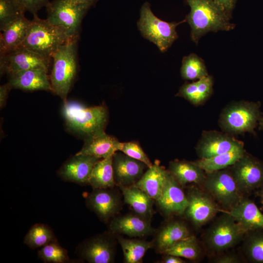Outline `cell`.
<instances>
[{
    "instance_id": "1",
    "label": "cell",
    "mask_w": 263,
    "mask_h": 263,
    "mask_svg": "<svg viewBox=\"0 0 263 263\" xmlns=\"http://www.w3.org/2000/svg\"><path fill=\"white\" fill-rule=\"evenodd\" d=\"M190 11L185 20L190 28V38L196 44L209 32L228 31L235 24L230 22L231 16L214 0H186Z\"/></svg>"
},
{
    "instance_id": "2",
    "label": "cell",
    "mask_w": 263,
    "mask_h": 263,
    "mask_svg": "<svg viewBox=\"0 0 263 263\" xmlns=\"http://www.w3.org/2000/svg\"><path fill=\"white\" fill-rule=\"evenodd\" d=\"M63 103V113L69 130L84 139L105 131L109 117L105 105L86 107L75 102Z\"/></svg>"
},
{
    "instance_id": "3",
    "label": "cell",
    "mask_w": 263,
    "mask_h": 263,
    "mask_svg": "<svg viewBox=\"0 0 263 263\" xmlns=\"http://www.w3.org/2000/svg\"><path fill=\"white\" fill-rule=\"evenodd\" d=\"M71 39L61 45L52 56L53 67L49 75L52 92L66 102L77 72V41Z\"/></svg>"
},
{
    "instance_id": "4",
    "label": "cell",
    "mask_w": 263,
    "mask_h": 263,
    "mask_svg": "<svg viewBox=\"0 0 263 263\" xmlns=\"http://www.w3.org/2000/svg\"><path fill=\"white\" fill-rule=\"evenodd\" d=\"M246 232L231 215L224 211L204 233L203 247L211 256L220 254L242 242Z\"/></svg>"
},
{
    "instance_id": "5",
    "label": "cell",
    "mask_w": 263,
    "mask_h": 263,
    "mask_svg": "<svg viewBox=\"0 0 263 263\" xmlns=\"http://www.w3.org/2000/svg\"><path fill=\"white\" fill-rule=\"evenodd\" d=\"M26 37L19 47H23L52 58L63 44L71 39L62 28L50 23L47 19L33 15Z\"/></svg>"
},
{
    "instance_id": "6",
    "label": "cell",
    "mask_w": 263,
    "mask_h": 263,
    "mask_svg": "<svg viewBox=\"0 0 263 263\" xmlns=\"http://www.w3.org/2000/svg\"><path fill=\"white\" fill-rule=\"evenodd\" d=\"M261 106L259 101L232 102L222 111L219 125L224 132L233 136L246 132L254 134L263 116Z\"/></svg>"
},
{
    "instance_id": "7",
    "label": "cell",
    "mask_w": 263,
    "mask_h": 263,
    "mask_svg": "<svg viewBox=\"0 0 263 263\" xmlns=\"http://www.w3.org/2000/svg\"><path fill=\"white\" fill-rule=\"evenodd\" d=\"M185 21V19L179 22L163 21L153 13L149 3L146 2L140 9L137 26L142 36L164 53L178 38L176 27Z\"/></svg>"
},
{
    "instance_id": "8",
    "label": "cell",
    "mask_w": 263,
    "mask_h": 263,
    "mask_svg": "<svg viewBox=\"0 0 263 263\" xmlns=\"http://www.w3.org/2000/svg\"><path fill=\"white\" fill-rule=\"evenodd\" d=\"M91 6L74 0H54L47 6V20L62 28L72 38H79L81 23Z\"/></svg>"
},
{
    "instance_id": "9",
    "label": "cell",
    "mask_w": 263,
    "mask_h": 263,
    "mask_svg": "<svg viewBox=\"0 0 263 263\" xmlns=\"http://www.w3.org/2000/svg\"><path fill=\"white\" fill-rule=\"evenodd\" d=\"M201 188L209 193L224 211L233 208L244 196L240 190L229 168L206 172Z\"/></svg>"
},
{
    "instance_id": "10",
    "label": "cell",
    "mask_w": 263,
    "mask_h": 263,
    "mask_svg": "<svg viewBox=\"0 0 263 263\" xmlns=\"http://www.w3.org/2000/svg\"><path fill=\"white\" fill-rule=\"evenodd\" d=\"M229 169L244 195L263 187V161L245 152Z\"/></svg>"
},
{
    "instance_id": "11",
    "label": "cell",
    "mask_w": 263,
    "mask_h": 263,
    "mask_svg": "<svg viewBox=\"0 0 263 263\" xmlns=\"http://www.w3.org/2000/svg\"><path fill=\"white\" fill-rule=\"evenodd\" d=\"M187 196L188 205L184 214L197 228L212 220L220 210L213 197L202 188L190 187Z\"/></svg>"
},
{
    "instance_id": "12",
    "label": "cell",
    "mask_w": 263,
    "mask_h": 263,
    "mask_svg": "<svg viewBox=\"0 0 263 263\" xmlns=\"http://www.w3.org/2000/svg\"><path fill=\"white\" fill-rule=\"evenodd\" d=\"M51 58L23 47H18L0 55L1 75L19 71L43 69L48 71Z\"/></svg>"
},
{
    "instance_id": "13",
    "label": "cell",
    "mask_w": 263,
    "mask_h": 263,
    "mask_svg": "<svg viewBox=\"0 0 263 263\" xmlns=\"http://www.w3.org/2000/svg\"><path fill=\"white\" fill-rule=\"evenodd\" d=\"M110 233H104L86 239L76 247L75 254L90 263L113 262L115 244Z\"/></svg>"
},
{
    "instance_id": "14",
    "label": "cell",
    "mask_w": 263,
    "mask_h": 263,
    "mask_svg": "<svg viewBox=\"0 0 263 263\" xmlns=\"http://www.w3.org/2000/svg\"><path fill=\"white\" fill-rule=\"evenodd\" d=\"M243 143L224 132L204 131L195 150L199 159H207L226 152Z\"/></svg>"
},
{
    "instance_id": "15",
    "label": "cell",
    "mask_w": 263,
    "mask_h": 263,
    "mask_svg": "<svg viewBox=\"0 0 263 263\" xmlns=\"http://www.w3.org/2000/svg\"><path fill=\"white\" fill-rule=\"evenodd\" d=\"M113 188H94L86 197L87 207L104 222L113 218L121 207L119 195Z\"/></svg>"
},
{
    "instance_id": "16",
    "label": "cell",
    "mask_w": 263,
    "mask_h": 263,
    "mask_svg": "<svg viewBox=\"0 0 263 263\" xmlns=\"http://www.w3.org/2000/svg\"><path fill=\"white\" fill-rule=\"evenodd\" d=\"M100 159L93 156L76 153L60 167L57 174L65 182L80 185L88 184L93 168Z\"/></svg>"
},
{
    "instance_id": "17",
    "label": "cell",
    "mask_w": 263,
    "mask_h": 263,
    "mask_svg": "<svg viewBox=\"0 0 263 263\" xmlns=\"http://www.w3.org/2000/svg\"><path fill=\"white\" fill-rule=\"evenodd\" d=\"M156 202L164 214L168 216L184 214L188 205L187 194L169 172L161 196Z\"/></svg>"
},
{
    "instance_id": "18",
    "label": "cell",
    "mask_w": 263,
    "mask_h": 263,
    "mask_svg": "<svg viewBox=\"0 0 263 263\" xmlns=\"http://www.w3.org/2000/svg\"><path fill=\"white\" fill-rule=\"evenodd\" d=\"M113 168L115 185L130 186L141 178L148 167L142 162L116 151L113 156Z\"/></svg>"
},
{
    "instance_id": "19",
    "label": "cell",
    "mask_w": 263,
    "mask_h": 263,
    "mask_svg": "<svg viewBox=\"0 0 263 263\" xmlns=\"http://www.w3.org/2000/svg\"><path fill=\"white\" fill-rule=\"evenodd\" d=\"M48 71L43 69H32L8 75L12 89L25 91L43 90L52 92Z\"/></svg>"
},
{
    "instance_id": "20",
    "label": "cell",
    "mask_w": 263,
    "mask_h": 263,
    "mask_svg": "<svg viewBox=\"0 0 263 263\" xmlns=\"http://www.w3.org/2000/svg\"><path fill=\"white\" fill-rule=\"evenodd\" d=\"M123 144V142L103 131L84 139V145L77 153L106 158L120 151Z\"/></svg>"
},
{
    "instance_id": "21",
    "label": "cell",
    "mask_w": 263,
    "mask_h": 263,
    "mask_svg": "<svg viewBox=\"0 0 263 263\" xmlns=\"http://www.w3.org/2000/svg\"><path fill=\"white\" fill-rule=\"evenodd\" d=\"M225 211L231 215L246 232L263 229V213L248 196H244L233 208Z\"/></svg>"
},
{
    "instance_id": "22",
    "label": "cell",
    "mask_w": 263,
    "mask_h": 263,
    "mask_svg": "<svg viewBox=\"0 0 263 263\" xmlns=\"http://www.w3.org/2000/svg\"><path fill=\"white\" fill-rule=\"evenodd\" d=\"M112 233L131 237H144L154 232L150 220L139 215L127 214L113 219L109 225Z\"/></svg>"
},
{
    "instance_id": "23",
    "label": "cell",
    "mask_w": 263,
    "mask_h": 263,
    "mask_svg": "<svg viewBox=\"0 0 263 263\" xmlns=\"http://www.w3.org/2000/svg\"><path fill=\"white\" fill-rule=\"evenodd\" d=\"M168 171L182 187L194 184L202 188L206 175V172L193 161L177 159L169 162Z\"/></svg>"
},
{
    "instance_id": "24",
    "label": "cell",
    "mask_w": 263,
    "mask_h": 263,
    "mask_svg": "<svg viewBox=\"0 0 263 263\" xmlns=\"http://www.w3.org/2000/svg\"><path fill=\"white\" fill-rule=\"evenodd\" d=\"M169 172L156 161L151 167L148 168L141 178L132 186L144 191L156 201L161 196Z\"/></svg>"
},
{
    "instance_id": "25",
    "label": "cell",
    "mask_w": 263,
    "mask_h": 263,
    "mask_svg": "<svg viewBox=\"0 0 263 263\" xmlns=\"http://www.w3.org/2000/svg\"><path fill=\"white\" fill-rule=\"evenodd\" d=\"M31 20L22 16L8 24L0 36V55L19 47L25 39Z\"/></svg>"
},
{
    "instance_id": "26",
    "label": "cell",
    "mask_w": 263,
    "mask_h": 263,
    "mask_svg": "<svg viewBox=\"0 0 263 263\" xmlns=\"http://www.w3.org/2000/svg\"><path fill=\"white\" fill-rule=\"evenodd\" d=\"M123 194L124 202L136 214L150 220L153 214L154 200L144 191L134 187L118 186Z\"/></svg>"
},
{
    "instance_id": "27",
    "label": "cell",
    "mask_w": 263,
    "mask_h": 263,
    "mask_svg": "<svg viewBox=\"0 0 263 263\" xmlns=\"http://www.w3.org/2000/svg\"><path fill=\"white\" fill-rule=\"evenodd\" d=\"M213 85V77L208 75L196 81L186 82L180 87L176 96L182 97L193 105L198 106L210 96Z\"/></svg>"
},
{
    "instance_id": "28",
    "label": "cell",
    "mask_w": 263,
    "mask_h": 263,
    "mask_svg": "<svg viewBox=\"0 0 263 263\" xmlns=\"http://www.w3.org/2000/svg\"><path fill=\"white\" fill-rule=\"evenodd\" d=\"M191 235L183 222L170 221L161 228L157 235L156 244L157 249L163 253L179 241Z\"/></svg>"
},
{
    "instance_id": "29",
    "label": "cell",
    "mask_w": 263,
    "mask_h": 263,
    "mask_svg": "<svg viewBox=\"0 0 263 263\" xmlns=\"http://www.w3.org/2000/svg\"><path fill=\"white\" fill-rule=\"evenodd\" d=\"M244 142L231 150L211 158L199 159L193 161L206 172L228 168L233 165L245 153Z\"/></svg>"
},
{
    "instance_id": "30",
    "label": "cell",
    "mask_w": 263,
    "mask_h": 263,
    "mask_svg": "<svg viewBox=\"0 0 263 263\" xmlns=\"http://www.w3.org/2000/svg\"><path fill=\"white\" fill-rule=\"evenodd\" d=\"M242 242L241 254L245 262L263 263V229L246 232Z\"/></svg>"
},
{
    "instance_id": "31",
    "label": "cell",
    "mask_w": 263,
    "mask_h": 263,
    "mask_svg": "<svg viewBox=\"0 0 263 263\" xmlns=\"http://www.w3.org/2000/svg\"><path fill=\"white\" fill-rule=\"evenodd\" d=\"M88 184L93 189L113 188L116 185L113 168V156L99 160L94 166Z\"/></svg>"
},
{
    "instance_id": "32",
    "label": "cell",
    "mask_w": 263,
    "mask_h": 263,
    "mask_svg": "<svg viewBox=\"0 0 263 263\" xmlns=\"http://www.w3.org/2000/svg\"><path fill=\"white\" fill-rule=\"evenodd\" d=\"M126 263H141L146 252L153 246V243L139 239L117 237Z\"/></svg>"
},
{
    "instance_id": "33",
    "label": "cell",
    "mask_w": 263,
    "mask_h": 263,
    "mask_svg": "<svg viewBox=\"0 0 263 263\" xmlns=\"http://www.w3.org/2000/svg\"><path fill=\"white\" fill-rule=\"evenodd\" d=\"M163 253L196 261L202 257L203 250L196 237L191 235L179 241Z\"/></svg>"
},
{
    "instance_id": "34",
    "label": "cell",
    "mask_w": 263,
    "mask_h": 263,
    "mask_svg": "<svg viewBox=\"0 0 263 263\" xmlns=\"http://www.w3.org/2000/svg\"><path fill=\"white\" fill-rule=\"evenodd\" d=\"M56 240L53 230L49 226L37 223L33 225L26 233L24 243L30 248L35 249Z\"/></svg>"
},
{
    "instance_id": "35",
    "label": "cell",
    "mask_w": 263,
    "mask_h": 263,
    "mask_svg": "<svg viewBox=\"0 0 263 263\" xmlns=\"http://www.w3.org/2000/svg\"><path fill=\"white\" fill-rule=\"evenodd\" d=\"M180 73L182 78L187 80H198L208 75L204 61L194 53L183 58Z\"/></svg>"
},
{
    "instance_id": "36",
    "label": "cell",
    "mask_w": 263,
    "mask_h": 263,
    "mask_svg": "<svg viewBox=\"0 0 263 263\" xmlns=\"http://www.w3.org/2000/svg\"><path fill=\"white\" fill-rule=\"evenodd\" d=\"M26 9L19 0H0V30L24 15Z\"/></svg>"
},
{
    "instance_id": "37",
    "label": "cell",
    "mask_w": 263,
    "mask_h": 263,
    "mask_svg": "<svg viewBox=\"0 0 263 263\" xmlns=\"http://www.w3.org/2000/svg\"><path fill=\"white\" fill-rule=\"evenodd\" d=\"M38 256L43 262L47 263L72 262L67 250L59 244L57 240L42 247L38 252Z\"/></svg>"
},
{
    "instance_id": "38",
    "label": "cell",
    "mask_w": 263,
    "mask_h": 263,
    "mask_svg": "<svg viewBox=\"0 0 263 263\" xmlns=\"http://www.w3.org/2000/svg\"><path fill=\"white\" fill-rule=\"evenodd\" d=\"M120 151L132 158L142 162L148 168L153 165L139 144L136 141L123 142Z\"/></svg>"
},
{
    "instance_id": "39",
    "label": "cell",
    "mask_w": 263,
    "mask_h": 263,
    "mask_svg": "<svg viewBox=\"0 0 263 263\" xmlns=\"http://www.w3.org/2000/svg\"><path fill=\"white\" fill-rule=\"evenodd\" d=\"M211 262L214 263H241L245 262L242 254L234 251H225L212 256Z\"/></svg>"
},
{
    "instance_id": "40",
    "label": "cell",
    "mask_w": 263,
    "mask_h": 263,
    "mask_svg": "<svg viewBox=\"0 0 263 263\" xmlns=\"http://www.w3.org/2000/svg\"><path fill=\"white\" fill-rule=\"evenodd\" d=\"M23 5L26 11L33 15H37L38 12L44 7H46L50 2L49 0H19Z\"/></svg>"
},
{
    "instance_id": "41",
    "label": "cell",
    "mask_w": 263,
    "mask_h": 263,
    "mask_svg": "<svg viewBox=\"0 0 263 263\" xmlns=\"http://www.w3.org/2000/svg\"><path fill=\"white\" fill-rule=\"evenodd\" d=\"M12 89V87L8 82L0 86V108L1 109L5 105L8 94Z\"/></svg>"
},
{
    "instance_id": "42",
    "label": "cell",
    "mask_w": 263,
    "mask_h": 263,
    "mask_svg": "<svg viewBox=\"0 0 263 263\" xmlns=\"http://www.w3.org/2000/svg\"><path fill=\"white\" fill-rule=\"evenodd\" d=\"M224 7L229 15L231 16L237 0H214Z\"/></svg>"
},
{
    "instance_id": "43",
    "label": "cell",
    "mask_w": 263,
    "mask_h": 263,
    "mask_svg": "<svg viewBox=\"0 0 263 263\" xmlns=\"http://www.w3.org/2000/svg\"><path fill=\"white\" fill-rule=\"evenodd\" d=\"M163 263H185L186 262L182 260L181 257L172 255H167L164 258Z\"/></svg>"
},
{
    "instance_id": "44",
    "label": "cell",
    "mask_w": 263,
    "mask_h": 263,
    "mask_svg": "<svg viewBox=\"0 0 263 263\" xmlns=\"http://www.w3.org/2000/svg\"><path fill=\"white\" fill-rule=\"evenodd\" d=\"M255 193L256 196L259 197L260 203L262 204L261 210L263 211V187L256 190Z\"/></svg>"
},
{
    "instance_id": "45",
    "label": "cell",
    "mask_w": 263,
    "mask_h": 263,
    "mask_svg": "<svg viewBox=\"0 0 263 263\" xmlns=\"http://www.w3.org/2000/svg\"><path fill=\"white\" fill-rule=\"evenodd\" d=\"M75 1L84 4H88L90 5L91 6L94 4L98 0H74Z\"/></svg>"
},
{
    "instance_id": "46",
    "label": "cell",
    "mask_w": 263,
    "mask_h": 263,
    "mask_svg": "<svg viewBox=\"0 0 263 263\" xmlns=\"http://www.w3.org/2000/svg\"><path fill=\"white\" fill-rule=\"evenodd\" d=\"M259 129L260 130H263V116L260 119L259 122Z\"/></svg>"
}]
</instances>
